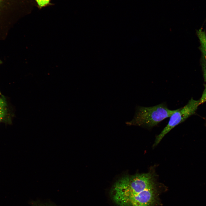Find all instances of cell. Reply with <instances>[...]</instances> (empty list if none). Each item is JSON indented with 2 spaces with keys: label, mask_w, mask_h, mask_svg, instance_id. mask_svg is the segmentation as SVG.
Instances as JSON below:
<instances>
[{
  "label": "cell",
  "mask_w": 206,
  "mask_h": 206,
  "mask_svg": "<svg viewBox=\"0 0 206 206\" xmlns=\"http://www.w3.org/2000/svg\"><path fill=\"white\" fill-rule=\"evenodd\" d=\"M2 1V0H0V2Z\"/></svg>",
  "instance_id": "13"
},
{
  "label": "cell",
  "mask_w": 206,
  "mask_h": 206,
  "mask_svg": "<svg viewBox=\"0 0 206 206\" xmlns=\"http://www.w3.org/2000/svg\"><path fill=\"white\" fill-rule=\"evenodd\" d=\"M202 69L204 81L206 82V63H202Z\"/></svg>",
  "instance_id": "9"
},
{
  "label": "cell",
  "mask_w": 206,
  "mask_h": 206,
  "mask_svg": "<svg viewBox=\"0 0 206 206\" xmlns=\"http://www.w3.org/2000/svg\"><path fill=\"white\" fill-rule=\"evenodd\" d=\"M4 98L1 95V94L0 93V100H1L3 99Z\"/></svg>",
  "instance_id": "11"
},
{
  "label": "cell",
  "mask_w": 206,
  "mask_h": 206,
  "mask_svg": "<svg viewBox=\"0 0 206 206\" xmlns=\"http://www.w3.org/2000/svg\"><path fill=\"white\" fill-rule=\"evenodd\" d=\"M153 173L123 177L112 187L110 195L118 206H154L157 199Z\"/></svg>",
  "instance_id": "1"
},
{
  "label": "cell",
  "mask_w": 206,
  "mask_h": 206,
  "mask_svg": "<svg viewBox=\"0 0 206 206\" xmlns=\"http://www.w3.org/2000/svg\"><path fill=\"white\" fill-rule=\"evenodd\" d=\"M31 206H60L50 202H43L39 200L31 201Z\"/></svg>",
  "instance_id": "6"
},
{
  "label": "cell",
  "mask_w": 206,
  "mask_h": 206,
  "mask_svg": "<svg viewBox=\"0 0 206 206\" xmlns=\"http://www.w3.org/2000/svg\"><path fill=\"white\" fill-rule=\"evenodd\" d=\"M7 105L4 98L0 100V122L5 118L7 114Z\"/></svg>",
  "instance_id": "5"
},
{
  "label": "cell",
  "mask_w": 206,
  "mask_h": 206,
  "mask_svg": "<svg viewBox=\"0 0 206 206\" xmlns=\"http://www.w3.org/2000/svg\"><path fill=\"white\" fill-rule=\"evenodd\" d=\"M177 110L169 109L165 103L148 107L138 106L136 108L133 119L128 124L151 128L170 117Z\"/></svg>",
  "instance_id": "2"
},
{
  "label": "cell",
  "mask_w": 206,
  "mask_h": 206,
  "mask_svg": "<svg viewBox=\"0 0 206 206\" xmlns=\"http://www.w3.org/2000/svg\"><path fill=\"white\" fill-rule=\"evenodd\" d=\"M200 105L206 102V84L200 99L199 100Z\"/></svg>",
  "instance_id": "7"
},
{
  "label": "cell",
  "mask_w": 206,
  "mask_h": 206,
  "mask_svg": "<svg viewBox=\"0 0 206 206\" xmlns=\"http://www.w3.org/2000/svg\"><path fill=\"white\" fill-rule=\"evenodd\" d=\"M2 61L0 60V65L2 64Z\"/></svg>",
  "instance_id": "12"
},
{
  "label": "cell",
  "mask_w": 206,
  "mask_h": 206,
  "mask_svg": "<svg viewBox=\"0 0 206 206\" xmlns=\"http://www.w3.org/2000/svg\"><path fill=\"white\" fill-rule=\"evenodd\" d=\"M199 105V100L191 98L185 106L177 109V111L170 117L169 120L166 126L156 136L153 147L158 144L164 137L171 130L194 114Z\"/></svg>",
  "instance_id": "3"
},
{
  "label": "cell",
  "mask_w": 206,
  "mask_h": 206,
  "mask_svg": "<svg viewBox=\"0 0 206 206\" xmlns=\"http://www.w3.org/2000/svg\"><path fill=\"white\" fill-rule=\"evenodd\" d=\"M35 1L37 2L39 6L40 4L41 0H35Z\"/></svg>",
  "instance_id": "10"
},
{
  "label": "cell",
  "mask_w": 206,
  "mask_h": 206,
  "mask_svg": "<svg viewBox=\"0 0 206 206\" xmlns=\"http://www.w3.org/2000/svg\"><path fill=\"white\" fill-rule=\"evenodd\" d=\"M201 43L200 49L202 55V63H206V35L202 29L197 31Z\"/></svg>",
  "instance_id": "4"
},
{
  "label": "cell",
  "mask_w": 206,
  "mask_h": 206,
  "mask_svg": "<svg viewBox=\"0 0 206 206\" xmlns=\"http://www.w3.org/2000/svg\"><path fill=\"white\" fill-rule=\"evenodd\" d=\"M50 0H41V2L39 7L41 8L49 4Z\"/></svg>",
  "instance_id": "8"
}]
</instances>
